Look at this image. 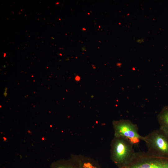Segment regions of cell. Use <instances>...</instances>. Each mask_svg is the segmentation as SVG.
<instances>
[{"instance_id":"3957f363","label":"cell","mask_w":168,"mask_h":168,"mask_svg":"<svg viewBox=\"0 0 168 168\" xmlns=\"http://www.w3.org/2000/svg\"><path fill=\"white\" fill-rule=\"evenodd\" d=\"M147 152L153 155L168 157V136L160 129L144 137Z\"/></svg>"},{"instance_id":"5b68a950","label":"cell","mask_w":168,"mask_h":168,"mask_svg":"<svg viewBox=\"0 0 168 168\" xmlns=\"http://www.w3.org/2000/svg\"><path fill=\"white\" fill-rule=\"evenodd\" d=\"M51 168H101L98 162L90 157L81 155H72L68 160L53 163Z\"/></svg>"},{"instance_id":"52a82bcc","label":"cell","mask_w":168,"mask_h":168,"mask_svg":"<svg viewBox=\"0 0 168 168\" xmlns=\"http://www.w3.org/2000/svg\"><path fill=\"white\" fill-rule=\"evenodd\" d=\"M6 55V54L5 53V54H4V57H5Z\"/></svg>"},{"instance_id":"8992f818","label":"cell","mask_w":168,"mask_h":168,"mask_svg":"<svg viewBox=\"0 0 168 168\" xmlns=\"http://www.w3.org/2000/svg\"><path fill=\"white\" fill-rule=\"evenodd\" d=\"M159 129L168 136V106H164L157 116Z\"/></svg>"},{"instance_id":"7a4b0ae2","label":"cell","mask_w":168,"mask_h":168,"mask_svg":"<svg viewBox=\"0 0 168 168\" xmlns=\"http://www.w3.org/2000/svg\"><path fill=\"white\" fill-rule=\"evenodd\" d=\"M119 168H168V157L151 154L147 152H136L131 160Z\"/></svg>"},{"instance_id":"6da1fadb","label":"cell","mask_w":168,"mask_h":168,"mask_svg":"<svg viewBox=\"0 0 168 168\" xmlns=\"http://www.w3.org/2000/svg\"><path fill=\"white\" fill-rule=\"evenodd\" d=\"M133 146L125 138L114 136L111 143L110 158L118 168L125 166L132 159L136 152Z\"/></svg>"},{"instance_id":"277c9868","label":"cell","mask_w":168,"mask_h":168,"mask_svg":"<svg viewBox=\"0 0 168 168\" xmlns=\"http://www.w3.org/2000/svg\"><path fill=\"white\" fill-rule=\"evenodd\" d=\"M114 136L125 138L134 145L138 144L143 140L144 137L138 132L137 125L128 119H121L112 122Z\"/></svg>"}]
</instances>
